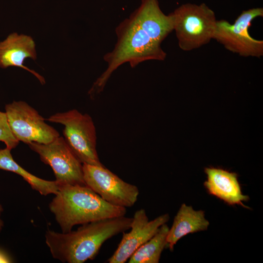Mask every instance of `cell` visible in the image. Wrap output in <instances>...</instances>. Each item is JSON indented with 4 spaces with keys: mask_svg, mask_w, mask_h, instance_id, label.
<instances>
[{
    "mask_svg": "<svg viewBox=\"0 0 263 263\" xmlns=\"http://www.w3.org/2000/svg\"><path fill=\"white\" fill-rule=\"evenodd\" d=\"M132 220L125 216L107 218L66 233L48 230L45 242L54 258L63 263H83L93 260L107 240L130 229Z\"/></svg>",
    "mask_w": 263,
    "mask_h": 263,
    "instance_id": "6da1fadb",
    "label": "cell"
},
{
    "mask_svg": "<svg viewBox=\"0 0 263 263\" xmlns=\"http://www.w3.org/2000/svg\"><path fill=\"white\" fill-rule=\"evenodd\" d=\"M117 42L113 50L103 56L107 63L104 72L88 91L91 98L101 93L112 74L121 65L128 62L132 68L147 60L163 61L167 56L161 44L152 39L130 18L116 27Z\"/></svg>",
    "mask_w": 263,
    "mask_h": 263,
    "instance_id": "7a4b0ae2",
    "label": "cell"
},
{
    "mask_svg": "<svg viewBox=\"0 0 263 263\" xmlns=\"http://www.w3.org/2000/svg\"><path fill=\"white\" fill-rule=\"evenodd\" d=\"M49 208L63 233L71 231L76 225L126 213V207L110 204L88 186L78 185L59 187Z\"/></svg>",
    "mask_w": 263,
    "mask_h": 263,
    "instance_id": "3957f363",
    "label": "cell"
},
{
    "mask_svg": "<svg viewBox=\"0 0 263 263\" xmlns=\"http://www.w3.org/2000/svg\"><path fill=\"white\" fill-rule=\"evenodd\" d=\"M179 48L190 51L213 39L217 20L206 3H186L169 13Z\"/></svg>",
    "mask_w": 263,
    "mask_h": 263,
    "instance_id": "277c9868",
    "label": "cell"
},
{
    "mask_svg": "<svg viewBox=\"0 0 263 263\" xmlns=\"http://www.w3.org/2000/svg\"><path fill=\"white\" fill-rule=\"evenodd\" d=\"M45 120L64 126V138L82 164L103 166L97 152L95 127L89 114L73 109L56 113Z\"/></svg>",
    "mask_w": 263,
    "mask_h": 263,
    "instance_id": "5b68a950",
    "label": "cell"
},
{
    "mask_svg": "<svg viewBox=\"0 0 263 263\" xmlns=\"http://www.w3.org/2000/svg\"><path fill=\"white\" fill-rule=\"evenodd\" d=\"M263 17V8L243 10L233 24L221 19L217 21L213 37L226 50L243 57L263 56V41L252 37L248 32L255 19Z\"/></svg>",
    "mask_w": 263,
    "mask_h": 263,
    "instance_id": "8992f818",
    "label": "cell"
},
{
    "mask_svg": "<svg viewBox=\"0 0 263 263\" xmlns=\"http://www.w3.org/2000/svg\"><path fill=\"white\" fill-rule=\"evenodd\" d=\"M30 148L40 160L53 170L58 187L86 186L83 178L82 163L71 150L64 137L59 136L47 144L31 142Z\"/></svg>",
    "mask_w": 263,
    "mask_h": 263,
    "instance_id": "52a82bcc",
    "label": "cell"
},
{
    "mask_svg": "<svg viewBox=\"0 0 263 263\" xmlns=\"http://www.w3.org/2000/svg\"><path fill=\"white\" fill-rule=\"evenodd\" d=\"M5 110L11 131L19 142L47 144L59 136L38 111L24 101H13L5 105Z\"/></svg>",
    "mask_w": 263,
    "mask_h": 263,
    "instance_id": "ba28073f",
    "label": "cell"
},
{
    "mask_svg": "<svg viewBox=\"0 0 263 263\" xmlns=\"http://www.w3.org/2000/svg\"><path fill=\"white\" fill-rule=\"evenodd\" d=\"M82 169L86 185L105 201L126 208L136 203L139 194L137 186L124 181L104 165L82 164Z\"/></svg>",
    "mask_w": 263,
    "mask_h": 263,
    "instance_id": "9c48e42d",
    "label": "cell"
},
{
    "mask_svg": "<svg viewBox=\"0 0 263 263\" xmlns=\"http://www.w3.org/2000/svg\"><path fill=\"white\" fill-rule=\"evenodd\" d=\"M169 219V214H162L149 221L145 210H136L132 217L128 233L123 232L121 241L113 254L108 259L109 263H125L142 244L151 239L160 227Z\"/></svg>",
    "mask_w": 263,
    "mask_h": 263,
    "instance_id": "30bf717a",
    "label": "cell"
},
{
    "mask_svg": "<svg viewBox=\"0 0 263 263\" xmlns=\"http://www.w3.org/2000/svg\"><path fill=\"white\" fill-rule=\"evenodd\" d=\"M27 58L34 60L37 58L36 44L31 36L14 32L0 41V68H21L33 74L44 85L45 80L42 76L24 65L23 62Z\"/></svg>",
    "mask_w": 263,
    "mask_h": 263,
    "instance_id": "8fae6325",
    "label": "cell"
},
{
    "mask_svg": "<svg viewBox=\"0 0 263 263\" xmlns=\"http://www.w3.org/2000/svg\"><path fill=\"white\" fill-rule=\"evenodd\" d=\"M152 39L159 44L173 31L170 15L161 10L158 0H141L140 6L130 16Z\"/></svg>",
    "mask_w": 263,
    "mask_h": 263,
    "instance_id": "7c38bea8",
    "label": "cell"
},
{
    "mask_svg": "<svg viewBox=\"0 0 263 263\" xmlns=\"http://www.w3.org/2000/svg\"><path fill=\"white\" fill-rule=\"evenodd\" d=\"M204 171L207 180L204 186L209 194L228 205H240L250 208L243 204L248 201L249 197L242 193L237 173L213 167L206 168Z\"/></svg>",
    "mask_w": 263,
    "mask_h": 263,
    "instance_id": "4fadbf2b",
    "label": "cell"
},
{
    "mask_svg": "<svg viewBox=\"0 0 263 263\" xmlns=\"http://www.w3.org/2000/svg\"><path fill=\"white\" fill-rule=\"evenodd\" d=\"M209 222L203 210H195L191 206L182 204L174 217L167 237V246L173 251L174 245L184 236L207 229Z\"/></svg>",
    "mask_w": 263,
    "mask_h": 263,
    "instance_id": "5bb4252c",
    "label": "cell"
},
{
    "mask_svg": "<svg viewBox=\"0 0 263 263\" xmlns=\"http://www.w3.org/2000/svg\"><path fill=\"white\" fill-rule=\"evenodd\" d=\"M10 149L6 148L0 150V169L15 172L21 176L31 188L43 195L56 194L58 187L56 181H47L30 173L13 159Z\"/></svg>",
    "mask_w": 263,
    "mask_h": 263,
    "instance_id": "9a60e30c",
    "label": "cell"
},
{
    "mask_svg": "<svg viewBox=\"0 0 263 263\" xmlns=\"http://www.w3.org/2000/svg\"><path fill=\"white\" fill-rule=\"evenodd\" d=\"M169 227L161 225L156 234L140 246L130 257L129 263H158L161 255L167 246V237Z\"/></svg>",
    "mask_w": 263,
    "mask_h": 263,
    "instance_id": "2e32d148",
    "label": "cell"
},
{
    "mask_svg": "<svg viewBox=\"0 0 263 263\" xmlns=\"http://www.w3.org/2000/svg\"><path fill=\"white\" fill-rule=\"evenodd\" d=\"M0 141L5 144L6 148H15L19 141L15 138L9 126L5 112L0 111Z\"/></svg>",
    "mask_w": 263,
    "mask_h": 263,
    "instance_id": "e0dca14e",
    "label": "cell"
},
{
    "mask_svg": "<svg viewBox=\"0 0 263 263\" xmlns=\"http://www.w3.org/2000/svg\"><path fill=\"white\" fill-rule=\"evenodd\" d=\"M11 260L3 251L0 250V263H9Z\"/></svg>",
    "mask_w": 263,
    "mask_h": 263,
    "instance_id": "ac0fdd59",
    "label": "cell"
},
{
    "mask_svg": "<svg viewBox=\"0 0 263 263\" xmlns=\"http://www.w3.org/2000/svg\"><path fill=\"white\" fill-rule=\"evenodd\" d=\"M3 211V208L2 206L0 204V232L2 229V228L3 226V222L2 220L0 219V215L2 211Z\"/></svg>",
    "mask_w": 263,
    "mask_h": 263,
    "instance_id": "d6986e66",
    "label": "cell"
}]
</instances>
